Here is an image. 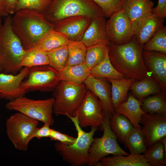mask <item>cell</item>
Segmentation results:
<instances>
[{
	"mask_svg": "<svg viewBox=\"0 0 166 166\" xmlns=\"http://www.w3.org/2000/svg\"><path fill=\"white\" fill-rule=\"evenodd\" d=\"M143 50V45L139 44L133 35L131 40L124 44L111 43L108 56L111 64L117 71L127 78L140 81L148 76L142 57Z\"/></svg>",
	"mask_w": 166,
	"mask_h": 166,
	"instance_id": "cell-1",
	"label": "cell"
},
{
	"mask_svg": "<svg viewBox=\"0 0 166 166\" xmlns=\"http://www.w3.org/2000/svg\"><path fill=\"white\" fill-rule=\"evenodd\" d=\"M11 16L12 30L26 50L35 45L54 24L48 22L43 14L24 9L16 12Z\"/></svg>",
	"mask_w": 166,
	"mask_h": 166,
	"instance_id": "cell-2",
	"label": "cell"
},
{
	"mask_svg": "<svg viewBox=\"0 0 166 166\" xmlns=\"http://www.w3.org/2000/svg\"><path fill=\"white\" fill-rule=\"evenodd\" d=\"M5 18L0 31V61L3 73L16 74L22 69L26 50L12 30L11 15Z\"/></svg>",
	"mask_w": 166,
	"mask_h": 166,
	"instance_id": "cell-3",
	"label": "cell"
},
{
	"mask_svg": "<svg viewBox=\"0 0 166 166\" xmlns=\"http://www.w3.org/2000/svg\"><path fill=\"white\" fill-rule=\"evenodd\" d=\"M43 14L53 24L76 16H84L91 18L105 17L102 9L93 0H52Z\"/></svg>",
	"mask_w": 166,
	"mask_h": 166,
	"instance_id": "cell-4",
	"label": "cell"
},
{
	"mask_svg": "<svg viewBox=\"0 0 166 166\" xmlns=\"http://www.w3.org/2000/svg\"><path fill=\"white\" fill-rule=\"evenodd\" d=\"M73 123L77 136L73 143L66 145L57 141L54 144L56 151L63 160L72 166H81L89 164V151L92 143L95 133L98 128L92 127L90 131H84L79 126L76 117H69Z\"/></svg>",
	"mask_w": 166,
	"mask_h": 166,
	"instance_id": "cell-5",
	"label": "cell"
},
{
	"mask_svg": "<svg viewBox=\"0 0 166 166\" xmlns=\"http://www.w3.org/2000/svg\"><path fill=\"white\" fill-rule=\"evenodd\" d=\"M87 90L83 83L77 84L61 80L53 90V113L56 116L72 117Z\"/></svg>",
	"mask_w": 166,
	"mask_h": 166,
	"instance_id": "cell-6",
	"label": "cell"
},
{
	"mask_svg": "<svg viewBox=\"0 0 166 166\" xmlns=\"http://www.w3.org/2000/svg\"><path fill=\"white\" fill-rule=\"evenodd\" d=\"M54 100L53 97L35 100L23 96L9 101L5 106L8 110L21 113L51 126L54 122L52 116Z\"/></svg>",
	"mask_w": 166,
	"mask_h": 166,
	"instance_id": "cell-7",
	"label": "cell"
},
{
	"mask_svg": "<svg viewBox=\"0 0 166 166\" xmlns=\"http://www.w3.org/2000/svg\"><path fill=\"white\" fill-rule=\"evenodd\" d=\"M38 124L39 121L19 112L7 119L6 134L16 149L23 151L28 150L30 136Z\"/></svg>",
	"mask_w": 166,
	"mask_h": 166,
	"instance_id": "cell-8",
	"label": "cell"
},
{
	"mask_svg": "<svg viewBox=\"0 0 166 166\" xmlns=\"http://www.w3.org/2000/svg\"><path fill=\"white\" fill-rule=\"evenodd\" d=\"M61 81L59 71L45 65L30 68L26 77L21 84V88L26 93L53 91Z\"/></svg>",
	"mask_w": 166,
	"mask_h": 166,
	"instance_id": "cell-9",
	"label": "cell"
},
{
	"mask_svg": "<svg viewBox=\"0 0 166 166\" xmlns=\"http://www.w3.org/2000/svg\"><path fill=\"white\" fill-rule=\"evenodd\" d=\"M105 117L104 122L102 126L103 135L101 137L94 138L89 149V166H95L102 158L109 154L129 155L120 147L116 137L111 129L109 126L110 117Z\"/></svg>",
	"mask_w": 166,
	"mask_h": 166,
	"instance_id": "cell-10",
	"label": "cell"
},
{
	"mask_svg": "<svg viewBox=\"0 0 166 166\" xmlns=\"http://www.w3.org/2000/svg\"><path fill=\"white\" fill-rule=\"evenodd\" d=\"M72 117H77L81 128L99 127L102 130L105 115L98 99L88 90Z\"/></svg>",
	"mask_w": 166,
	"mask_h": 166,
	"instance_id": "cell-11",
	"label": "cell"
},
{
	"mask_svg": "<svg viewBox=\"0 0 166 166\" xmlns=\"http://www.w3.org/2000/svg\"><path fill=\"white\" fill-rule=\"evenodd\" d=\"M109 18L106 22V29L111 43L122 45L129 42L134 33L131 23L123 9Z\"/></svg>",
	"mask_w": 166,
	"mask_h": 166,
	"instance_id": "cell-12",
	"label": "cell"
},
{
	"mask_svg": "<svg viewBox=\"0 0 166 166\" xmlns=\"http://www.w3.org/2000/svg\"><path fill=\"white\" fill-rule=\"evenodd\" d=\"M106 78L96 77L90 75L83 84L88 90L99 99L103 113L110 117L115 112L111 99V89Z\"/></svg>",
	"mask_w": 166,
	"mask_h": 166,
	"instance_id": "cell-13",
	"label": "cell"
},
{
	"mask_svg": "<svg viewBox=\"0 0 166 166\" xmlns=\"http://www.w3.org/2000/svg\"><path fill=\"white\" fill-rule=\"evenodd\" d=\"M141 121L147 148L166 136V116L145 113L142 115Z\"/></svg>",
	"mask_w": 166,
	"mask_h": 166,
	"instance_id": "cell-14",
	"label": "cell"
},
{
	"mask_svg": "<svg viewBox=\"0 0 166 166\" xmlns=\"http://www.w3.org/2000/svg\"><path fill=\"white\" fill-rule=\"evenodd\" d=\"M30 68L24 67L16 74L0 73V98L10 101L24 96L26 93L21 84L27 75Z\"/></svg>",
	"mask_w": 166,
	"mask_h": 166,
	"instance_id": "cell-15",
	"label": "cell"
},
{
	"mask_svg": "<svg viewBox=\"0 0 166 166\" xmlns=\"http://www.w3.org/2000/svg\"><path fill=\"white\" fill-rule=\"evenodd\" d=\"M164 22V18L151 13L132 22L131 24L134 35L138 44L143 45L148 41Z\"/></svg>",
	"mask_w": 166,
	"mask_h": 166,
	"instance_id": "cell-16",
	"label": "cell"
},
{
	"mask_svg": "<svg viewBox=\"0 0 166 166\" xmlns=\"http://www.w3.org/2000/svg\"><path fill=\"white\" fill-rule=\"evenodd\" d=\"M91 19L84 16L69 18L54 24L53 29L64 34L70 41H80Z\"/></svg>",
	"mask_w": 166,
	"mask_h": 166,
	"instance_id": "cell-17",
	"label": "cell"
},
{
	"mask_svg": "<svg viewBox=\"0 0 166 166\" xmlns=\"http://www.w3.org/2000/svg\"><path fill=\"white\" fill-rule=\"evenodd\" d=\"M143 58L160 88L166 94V54L155 51L143 50Z\"/></svg>",
	"mask_w": 166,
	"mask_h": 166,
	"instance_id": "cell-18",
	"label": "cell"
},
{
	"mask_svg": "<svg viewBox=\"0 0 166 166\" xmlns=\"http://www.w3.org/2000/svg\"><path fill=\"white\" fill-rule=\"evenodd\" d=\"M105 17L98 16L91 18L80 40L87 48L97 45H110L111 42L106 31Z\"/></svg>",
	"mask_w": 166,
	"mask_h": 166,
	"instance_id": "cell-19",
	"label": "cell"
},
{
	"mask_svg": "<svg viewBox=\"0 0 166 166\" xmlns=\"http://www.w3.org/2000/svg\"><path fill=\"white\" fill-rule=\"evenodd\" d=\"M141 101L130 94L127 100L118 105L114 110L116 113L127 118L134 128H141L139 123L141 122L142 115L145 113L141 108Z\"/></svg>",
	"mask_w": 166,
	"mask_h": 166,
	"instance_id": "cell-20",
	"label": "cell"
},
{
	"mask_svg": "<svg viewBox=\"0 0 166 166\" xmlns=\"http://www.w3.org/2000/svg\"><path fill=\"white\" fill-rule=\"evenodd\" d=\"M95 166H150L140 154H130L123 155H114L113 157H104Z\"/></svg>",
	"mask_w": 166,
	"mask_h": 166,
	"instance_id": "cell-21",
	"label": "cell"
},
{
	"mask_svg": "<svg viewBox=\"0 0 166 166\" xmlns=\"http://www.w3.org/2000/svg\"><path fill=\"white\" fill-rule=\"evenodd\" d=\"M69 41L65 35L53 29L48 31L34 47L26 50L47 52L60 46L67 45Z\"/></svg>",
	"mask_w": 166,
	"mask_h": 166,
	"instance_id": "cell-22",
	"label": "cell"
},
{
	"mask_svg": "<svg viewBox=\"0 0 166 166\" xmlns=\"http://www.w3.org/2000/svg\"><path fill=\"white\" fill-rule=\"evenodd\" d=\"M151 0H127L123 9L132 23L141 17L152 13Z\"/></svg>",
	"mask_w": 166,
	"mask_h": 166,
	"instance_id": "cell-23",
	"label": "cell"
},
{
	"mask_svg": "<svg viewBox=\"0 0 166 166\" xmlns=\"http://www.w3.org/2000/svg\"><path fill=\"white\" fill-rule=\"evenodd\" d=\"M109 126L117 139L123 143L134 128L127 118L115 112L110 117Z\"/></svg>",
	"mask_w": 166,
	"mask_h": 166,
	"instance_id": "cell-24",
	"label": "cell"
},
{
	"mask_svg": "<svg viewBox=\"0 0 166 166\" xmlns=\"http://www.w3.org/2000/svg\"><path fill=\"white\" fill-rule=\"evenodd\" d=\"M107 79L111 84V99L114 109L118 105L126 100L128 92L135 80L127 78L121 79Z\"/></svg>",
	"mask_w": 166,
	"mask_h": 166,
	"instance_id": "cell-25",
	"label": "cell"
},
{
	"mask_svg": "<svg viewBox=\"0 0 166 166\" xmlns=\"http://www.w3.org/2000/svg\"><path fill=\"white\" fill-rule=\"evenodd\" d=\"M59 72L61 80L77 84L83 83L90 75V69L84 62L76 65L66 66Z\"/></svg>",
	"mask_w": 166,
	"mask_h": 166,
	"instance_id": "cell-26",
	"label": "cell"
},
{
	"mask_svg": "<svg viewBox=\"0 0 166 166\" xmlns=\"http://www.w3.org/2000/svg\"><path fill=\"white\" fill-rule=\"evenodd\" d=\"M160 87L155 80L148 76L141 80L134 82L129 90L135 96L142 101L150 95L161 93Z\"/></svg>",
	"mask_w": 166,
	"mask_h": 166,
	"instance_id": "cell-27",
	"label": "cell"
},
{
	"mask_svg": "<svg viewBox=\"0 0 166 166\" xmlns=\"http://www.w3.org/2000/svg\"><path fill=\"white\" fill-rule=\"evenodd\" d=\"M165 96L161 92L144 98L141 101L142 110L145 113L166 116Z\"/></svg>",
	"mask_w": 166,
	"mask_h": 166,
	"instance_id": "cell-28",
	"label": "cell"
},
{
	"mask_svg": "<svg viewBox=\"0 0 166 166\" xmlns=\"http://www.w3.org/2000/svg\"><path fill=\"white\" fill-rule=\"evenodd\" d=\"M90 75L96 77H105L114 79L126 78L113 67L109 60L108 54L97 65L90 69Z\"/></svg>",
	"mask_w": 166,
	"mask_h": 166,
	"instance_id": "cell-29",
	"label": "cell"
},
{
	"mask_svg": "<svg viewBox=\"0 0 166 166\" xmlns=\"http://www.w3.org/2000/svg\"><path fill=\"white\" fill-rule=\"evenodd\" d=\"M123 144L130 154H140L144 153L147 148L141 128H134L125 140Z\"/></svg>",
	"mask_w": 166,
	"mask_h": 166,
	"instance_id": "cell-30",
	"label": "cell"
},
{
	"mask_svg": "<svg viewBox=\"0 0 166 166\" xmlns=\"http://www.w3.org/2000/svg\"><path fill=\"white\" fill-rule=\"evenodd\" d=\"M68 53L67 66H73L85 62L87 47L80 41H69L67 45Z\"/></svg>",
	"mask_w": 166,
	"mask_h": 166,
	"instance_id": "cell-31",
	"label": "cell"
},
{
	"mask_svg": "<svg viewBox=\"0 0 166 166\" xmlns=\"http://www.w3.org/2000/svg\"><path fill=\"white\" fill-rule=\"evenodd\" d=\"M143 155L150 166L166 165V154L161 140L148 148Z\"/></svg>",
	"mask_w": 166,
	"mask_h": 166,
	"instance_id": "cell-32",
	"label": "cell"
},
{
	"mask_svg": "<svg viewBox=\"0 0 166 166\" xmlns=\"http://www.w3.org/2000/svg\"><path fill=\"white\" fill-rule=\"evenodd\" d=\"M49 66L58 71L64 69L67 65L68 53L67 45H62L46 52Z\"/></svg>",
	"mask_w": 166,
	"mask_h": 166,
	"instance_id": "cell-33",
	"label": "cell"
},
{
	"mask_svg": "<svg viewBox=\"0 0 166 166\" xmlns=\"http://www.w3.org/2000/svg\"><path fill=\"white\" fill-rule=\"evenodd\" d=\"M109 46L97 45L87 48L84 63L90 69L101 62L108 54Z\"/></svg>",
	"mask_w": 166,
	"mask_h": 166,
	"instance_id": "cell-34",
	"label": "cell"
},
{
	"mask_svg": "<svg viewBox=\"0 0 166 166\" xmlns=\"http://www.w3.org/2000/svg\"><path fill=\"white\" fill-rule=\"evenodd\" d=\"M143 49L166 54V27L163 25L152 38L143 45Z\"/></svg>",
	"mask_w": 166,
	"mask_h": 166,
	"instance_id": "cell-35",
	"label": "cell"
},
{
	"mask_svg": "<svg viewBox=\"0 0 166 166\" xmlns=\"http://www.w3.org/2000/svg\"><path fill=\"white\" fill-rule=\"evenodd\" d=\"M26 53L21 63L22 67L31 68L49 65V61L46 52L39 50H26Z\"/></svg>",
	"mask_w": 166,
	"mask_h": 166,
	"instance_id": "cell-36",
	"label": "cell"
},
{
	"mask_svg": "<svg viewBox=\"0 0 166 166\" xmlns=\"http://www.w3.org/2000/svg\"><path fill=\"white\" fill-rule=\"evenodd\" d=\"M102 9L105 17L112 15L122 9L127 0H93Z\"/></svg>",
	"mask_w": 166,
	"mask_h": 166,
	"instance_id": "cell-37",
	"label": "cell"
},
{
	"mask_svg": "<svg viewBox=\"0 0 166 166\" xmlns=\"http://www.w3.org/2000/svg\"><path fill=\"white\" fill-rule=\"evenodd\" d=\"M52 0H19L15 12L20 10L27 9L43 14Z\"/></svg>",
	"mask_w": 166,
	"mask_h": 166,
	"instance_id": "cell-38",
	"label": "cell"
},
{
	"mask_svg": "<svg viewBox=\"0 0 166 166\" xmlns=\"http://www.w3.org/2000/svg\"><path fill=\"white\" fill-rule=\"evenodd\" d=\"M49 137L51 140L57 141L66 145L73 143L76 139V138L62 133L52 128Z\"/></svg>",
	"mask_w": 166,
	"mask_h": 166,
	"instance_id": "cell-39",
	"label": "cell"
},
{
	"mask_svg": "<svg viewBox=\"0 0 166 166\" xmlns=\"http://www.w3.org/2000/svg\"><path fill=\"white\" fill-rule=\"evenodd\" d=\"M50 126L49 124H44L40 128H36L30 136L29 139V142L34 138L40 139L44 137H49L51 130Z\"/></svg>",
	"mask_w": 166,
	"mask_h": 166,
	"instance_id": "cell-40",
	"label": "cell"
},
{
	"mask_svg": "<svg viewBox=\"0 0 166 166\" xmlns=\"http://www.w3.org/2000/svg\"><path fill=\"white\" fill-rule=\"evenodd\" d=\"M152 13L157 16L166 18V0H158L156 6L153 8Z\"/></svg>",
	"mask_w": 166,
	"mask_h": 166,
	"instance_id": "cell-41",
	"label": "cell"
},
{
	"mask_svg": "<svg viewBox=\"0 0 166 166\" xmlns=\"http://www.w3.org/2000/svg\"><path fill=\"white\" fill-rule=\"evenodd\" d=\"M19 0H5L6 12L8 14H13L15 13Z\"/></svg>",
	"mask_w": 166,
	"mask_h": 166,
	"instance_id": "cell-42",
	"label": "cell"
},
{
	"mask_svg": "<svg viewBox=\"0 0 166 166\" xmlns=\"http://www.w3.org/2000/svg\"><path fill=\"white\" fill-rule=\"evenodd\" d=\"M8 15L6 10L5 0H0V16L6 17Z\"/></svg>",
	"mask_w": 166,
	"mask_h": 166,
	"instance_id": "cell-43",
	"label": "cell"
},
{
	"mask_svg": "<svg viewBox=\"0 0 166 166\" xmlns=\"http://www.w3.org/2000/svg\"><path fill=\"white\" fill-rule=\"evenodd\" d=\"M162 143L163 144L164 151L165 154H166V136L163 137L161 140Z\"/></svg>",
	"mask_w": 166,
	"mask_h": 166,
	"instance_id": "cell-44",
	"label": "cell"
},
{
	"mask_svg": "<svg viewBox=\"0 0 166 166\" xmlns=\"http://www.w3.org/2000/svg\"><path fill=\"white\" fill-rule=\"evenodd\" d=\"M2 24V20L1 18V17L0 16V31L1 29Z\"/></svg>",
	"mask_w": 166,
	"mask_h": 166,
	"instance_id": "cell-45",
	"label": "cell"
},
{
	"mask_svg": "<svg viewBox=\"0 0 166 166\" xmlns=\"http://www.w3.org/2000/svg\"><path fill=\"white\" fill-rule=\"evenodd\" d=\"M2 70V67L0 61V72Z\"/></svg>",
	"mask_w": 166,
	"mask_h": 166,
	"instance_id": "cell-46",
	"label": "cell"
}]
</instances>
